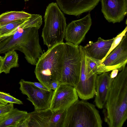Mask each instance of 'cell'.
I'll return each instance as SVG.
<instances>
[{
  "label": "cell",
  "mask_w": 127,
  "mask_h": 127,
  "mask_svg": "<svg viewBox=\"0 0 127 127\" xmlns=\"http://www.w3.org/2000/svg\"><path fill=\"white\" fill-rule=\"evenodd\" d=\"M78 100L75 87L65 84H60L54 91L50 108L53 112L66 109Z\"/></svg>",
  "instance_id": "30bf717a"
},
{
  "label": "cell",
  "mask_w": 127,
  "mask_h": 127,
  "mask_svg": "<svg viewBox=\"0 0 127 127\" xmlns=\"http://www.w3.org/2000/svg\"><path fill=\"white\" fill-rule=\"evenodd\" d=\"M19 83L22 93L27 96V99L32 103L34 110L50 108L54 91L41 89L34 86L31 82L23 79L20 80Z\"/></svg>",
  "instance_id": "ba28073f"
},
{
  "label": "cell",
  "mask_w": 127,
  "mask_h": 127,
  "mask_svg": "<svg viewBox=\"0 0 127 127\" xmlns=\"http://www.w3.org/2000/svg\"><path fill=\"white\" fill-rule=\"evenodd\" d=\"M103 111L109 127H122L127 118V67L111 81Z\"/></svg>",
  "instance_id": "6da1fadb"
},
{
  "label": "cell",
  "mask_w": 127,
  "mask_h": 127,
  "mask_svg": "<svg viewBox=\"0 0 127 127\" xmlns=\"http://www.w3.org/2000/svg\"><path fill=\"white\" fill-rule=\"evenodd\" d=\"M9 112H7L1 115H0V122L9 113Z\"/></svg>",
  "instance_id": "f1b7e54d"
},
{
  "label": "cell",
  "mask_w": 127,
  "mask_h": 127,
  "mask_svg": "<svg viewBox=\"0 0 127 127\" xmlns=\"http://www.w3.org/2000/svg\"><path fill=\"white\" fill-rule=\"evenodd\" d=\"M44 18L42 37L48 49L64 42L66 24L64 15L55 2L50 3L47 7Z\"/></svg>",
  "instance_id": "277c9868"
},
{
  "label": "cell",
  "mask_w": 127,
  "mask_h": 127,
  "mask_svg": "<svg viewBox=\"0 0 127 127\" xmlns=\"http://www.w3.org/2000/svg\"><path fill=\"white\" fill-rule=\"evenodd\" d=\"M112 70V71L110 75L111 78H113L115 77L117 75L118 70V69H115Z\"/></svg>",
  "instance_id": "4316f807"
},
{
  "label": "cell",
  "mask_w": 127,
  "mask_h": 127,
  "mask_svg": "<svg viewBox=\"0 0 127 127\" xmlns=\"http://www.w3.org/2000/svg\"><path fill=\"white\" fill-rule=\"evenodd\" d=\"M65 48L60 84L75 87L80 76L81 56L79 45L65 43Z\"/></svg>",
  "instance_id": "8992f818"
},
{
  "label": "cell",
  "mask_w": 127,
  "mask_h": 127,
  "mask_svg": "<svg viewBox=\"0 0 127 127\" xmlns=\"http://www.w3.org/2000/svg\"><path fill=\"white\" fill-rule=\"evenodd\" d=\"M39 28L36 27L23 28L20 26L0 41V54L18 50L24 54L29 63L36 65L43 53L39 43Z\"/></svg>",
  "instance_id": "7a4b0ae2"
},
{
  "label": "cell",
  "mask_w": 127,
  "mask_h": 127,
  "mask_svg": "<svg viewBox=\"0 0 127 127\" xmlns=\"http://www.w3.org/2000/svg\"><path fill=\"white\" fill-rule=\"evenodd\" d=\"M28 112L14 108L0 122V127H16L18 123L23 119Z\"/></svg>",
  "instance_id": "e0dca14e"
},
{
  "label": "cell",
  "mask_w": 127,
  "mask_h": 127,
  "mask_svg": "<svg viewBox=\"0 0 127 127\" xmlns=\"http://www.w3.org/2000/svg\"><path fill=\"white\" fill-rule=\"evenodd\" d=\"M114 38L105 40L99 37L95 42L90 41L83 47L86 56L99 62L107 54Z\"/></svg>",
  "instance_id": "9a60e30c"
},
{
  "label": "cell",
  "mask_w": 127,
  "mask_h": 127,
  "mask_svg": "<svg viewBox=\"0 0 127 127\" xmlns=\"http://www.w3.org/2000/svg\"><path fill=\"white\" fill-rule=\"evenodd\" d=\"M31 14L23 11H10L0 15V26L20 20H25L31 16Z\"/></svg>",
  "instance_id": "ac0fdd59"
},
{
  "label": "cell",
  "mask_w": 127,
  "mask_h": 127,
  "mask_svg": "<svg viewBox=\"0 0 127 127\" xmlns=\"http://www.w3.org/2000/svg\"><path fill=\"white\" fill-rule=\"evenodd\" d=\"M100 0H56L60 9L65 14L75 16L93 9Z\"/></svg>",
  "instance_id": "4fadbf2b"
},
{
  "label": "cell",
  "mask_w": 127,
  "mask_h": 127,
  "mask_svg": "<svg viewBox=\"0 0 127 127\" xmlns=\"http://www.w3.org/2000/svg\"><path fill=\"white\" fill-rule=\"evenodd\" d=\"M53 111L50 108L27 113L16 127H49Z\"/></svg>",
  "instance_id": "5bb4252c"
},
{
  "label": "cell",
  "mask_w": 127,
  "mask_h": 127,
  "mask_svg": "<svg viewBox=\"0 0 127 127\" xmlns=\"http://www.w3.org/2000/svg\"><path fill=\"white\" fill-rule=\"evenodd\" d=\"M102 121L93 104L78 100L66 109L63 127H101Z\"/></svg>",
  "instance_id": "5b68a950"
},
{
  "label": "cell",
  "mask_w": 127,
  "mask_h": 127,
  "mask_svg": "<svg viewBox=\"0 0 127 127\" xmlns=\"http://www.w3.org/2000/svg\"><path fill=\"white\" fill-rule=\"evenodd\" d=\"M81 56L80 76L75 87L78 96L83 100L93 98L95 95L96 79L97 75L90 68L86 57L84 47L79 46Z\"/></svg>",
  "instance_id": "52a82bcc"
},
{
  "label": "cell",
  "mask_w": 127,
  "mask_h": 127,
  "mask_svg": "<svg viewBox=\"0 0 127 127\" xmlns=\"http://www.w3.org/2000/svg\"><path fill=\"white\" fill-rule=\"evenodd\" d=\"M60 84V83L59 81H53L50 84L49 89L54 91L57 88Z\"/></svg>",
  "instance_id": "484cf974"
},
{
  "label": "cell",
  "mask_w": 127,
  "mask_h": 127,
  "mask_svg": "<svg viewBox=\"0 0 127 127\" xmlns=\"http://www.w3.org/2000/svg\"><path fill=\"white\" fill-rule=\"evenodd\" d=\"M127 33L118 46L98 65L97 74L118 69L121 71L127 62Z\"/></svg>",
  "instance_id": "9c48e42d"
},
{
  "label": "cell",
  "mask_w": 127,
  "mask_h": 127,
  "mask_svg": "<svg viewBox=\"0 0 127 127\" xmlns=\"http://www.w3.org/2000/svg\"><path fill=\"white\" fill-rule=\"evenodd\" d=\"M27 19L18 21L0 26V41Z\"/></svg>",
  "instance_id": "44dd1931"
},
{
  "label": "cell",
  "mask_w": 127,
  "mask_h": 127,
  "mask_svg": "<svg viewBox=\"0 0 127 127\" xmlns=\"http://www.w3.org/2000/svg\"><path fill=\"white\" fill-rule=\"evenodd\" d=\"M92 24L89 13L81 19L72 21L66 27L65 40L66 42L79 45L84 39Z\"/></svg>",
  "instance_id": "8fae6325"
},
{
  "label": "cell",
  "mask_w": 127,
  "mask_h": 127,
  "mask_svg": "<svg viewBox=\"0 0 127 127\" xmlns=\"http://www.w3.org/2000/svg\"><path fill=\"white\" fill-rule=\"evenodd\" d=\"M31 83L34 86L41 89L45 90H51L49 89L47 87L40 82H31Z\"/></svg>",
  "instance_id": "d4e9b609"
},
{
  "label": "cell",
  "mask_w": 127,
  "mask_h": 127,
  "mask_svg": "<svg viewBox=\"0 0 127 127\" xmlns=\"http://www.w3.org/2000/svg\"><path fill=\"white\" fill-rule=\"evenodd\" d=\"M112 79L107 72H103L97 76L95 102L99 108L102 109L104 107Z\"/></svg>",
  "instance_id": "2e32d148"
},
{
  "label": "cell",
  "mask_w": 127,
  "mask_h": 127,
  "mask_svg": "<svg viewBox=\"0 0 127 127\" xmlns=\"http://www.w3.org/2000/svg\"><path fill=\"white\" fill-rule=\"evenodd\" d=\"M127 26L122 32L114 37L110 48L106 56L100 62H98L99 64L102 63L109 54L118 46L122 40L123 37L127 33Z\"/></svg>",
  "instance_id": "7402d4cb"
},
{
  "label": "cell",
  "mask_w": 127,
  "mask_h": 127,
  "mask_svg": "<svg viewBox=\"0 0 127 127\" xmlns=\"http://www.w3.org/2000/svg\"><path fill=\"white\" fill-rule=\"evenodd\" d=\"M8 104V103L0 100V107H3Z\"/></svg>",
  "instance_id": "f546056e"
},
{
  "label": "cell",
  "mask_w": 127,
  "mask_h": 127,
  "mask_svg": "<svg viewBox=\"0 0 127 127\" xmlns=\"http://www.w3.org/2000/svg\"><path fill=\"white\" fill-rule=\"evenodd\" d=\"M65 48L64 42L53 46L41 55L36 65V78L49 89L52 82L60 84Z\"/></svg>",
  "instance_id": "3957f363"
},
{
  "label": "cell",
  "mask_w": 127,
  "mask_h": 127,
  "mask_svg": "<svg viewBox=\"0 0 127 127\" xmlns=\"http://www.w3.org/2000/svg\"><path fill=\"white\" fill-rule=\"evenodd\" d=\"M0 100L8 103L19 104H23L22 101L14 97L9 94L0 91Z\"/></svg>",
  "instance_id": "603a6c76"
},
{
  "label": "cell",
  "mask_w": 127,
  "mask_h": 127,
  "mask_svg": "<svg viewBox=\"0 0 127 127\" xmlns=\"http://www.w3.org/2000/svg\"><path fill=\"white\" fill-rule=\"evenodd\" d=\"M18 55L15 50L6 52L4 56L1 73H9L11 68L18 67Z\"/></svg>",
  "instance_id": "d6986e66"
},
{
  "label": "cell",
  "mask_w": 127,
  "mask_h": 127,
  "mask_svg": "<svg viewBox=\"0 0 127 127\" xmlns=\"http://www.w3.org/2000/svg\"><path fill=\"white\" fill-rule=\"evenodd\" d=\"M4 57V56L2 57L0 56V74L1 73V71Z\"/></svg>",
  "instance_id": "83f0119b"
},
{
  "label": "cell",
  "mask_w": 127,
  "mask_h": 127,
  "mask_svg": "<svg viewBox=\"0 0 127 127\" xmlns=\"http://www.w3.org/2000/svg\"><path fill=\"white\" fill-rule=\"evenodd\" d=\"M101 11L109 22L120 23L127 14V0H101Z\"/></svg>",
  "instance_id": "7c38bea8"
},
{
  "label": "cell",
  "mask_w": 127,
  "mask_h": 127,
  "mask_svg": "<svg viewBox=\"0 0 127 127\" xmlns=\"http://www.w3.org/2000/svg\"><path fill=\"white\" fill-rule=\"evenodd\" d=\"M14 108L13 103H9L0 107V115L9 112Z\"/></svg>",
  "instance_id": "cb8c5ba5"
},
{
  "label": "cell",
  "mask_w": 127,
  "mask_h": 127,
  "mask_svg": "<svg viewBox=\"0 0 127 127\" xmlns=\"http://www.w3.org/2000/svg\"><path fill=\"white\" fill-rule=\"evenodd\" d=\"M66 112V109H61L53 112L49 127H63Z\"/></svg>",
  "instance_id": "ffe728a7"
}]
</instances>
